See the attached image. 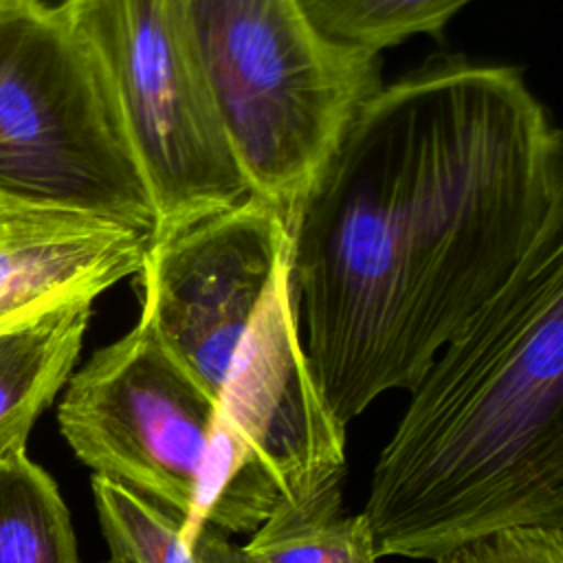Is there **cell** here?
I'll list each match as a JSON object with an SVG mask.
<instances>
[{"instance_id": "cell-11", "label": "cell", "mask_w": 563, "mask_h": 563, "mask_svg": "<svg viewBox=\"0 0 563 563\" xmlns=\"http://www.w3.org/2000/svg\"><path fill=\"white\" fill-rule=\"evenodd\" d=\"M92 495L110 556L123 563H240V545L205 523L183 519L130 488L92 475Z\"/></svg>"}, {"instance_id": "cell-8", "label": "cell", "mask_w": 563, "mask_h": 563, "mask_svg": "<svg viewBox=\"0 0 563 563\" xmlns=\"http://www.w3.org/2000/svg\"><path fill=\"white\" fill-rule=\"evenodd\" d=\"M286 255V224L257 196L147 246L139 319L213 400Z\"/></svg>"}, {"instance_id": "cell-14", "label": "cell", "mask_w": 563, "mask_h": 563, "mask_svg": "<svg viewBox=\"0 0 563 563\" xmlns=\"http://www.w3.org/2000/svg\"><path fill=\"white\" fill-rule=\"evenodd\" d=\"M473 0H297L310 24L330 42L378 55L411 35H442Z\"/></svg>"}, {"instance_id": "cell-6", "label": "cell", "mask_w": 563, "mask_h": 563, "mask_svg": "<svg viewBox=\"0 0 563 563\" xmlns=\"http://www.w3.org/2000/svg\"><path fill=\"white\" fill-rule=\"evenodd\" d=\"M57 9L95 57L147 185L150 244L253 196L176 0H62Z\"/></svg>"}, {"instance_id": "cell-5", "label": "cell", "mask_w": 563, "mask_h": 563, "mask_svg": "<svg viewBox=\"0 0 563 563\" xmlns=\"http://www.w3.org/2000/svg\"><path fill=\"white\" fill-rule=\"evenodd\" d=\"M345 427L317 389L292 310L288 255L216 398V420L185 528L253 534L279 506L343 482Z\"/></svg>"}, {"instance_id": "cell-16", "label": "cell", "mask_w": 563, "mask_h": 563, "mask_svg": "<svg viewBox=\"0 0 563 563\" xmlns=\"http://www.w3.org/2000/svg\"><path fill=\"white\" fill-rule=\"evenodd\" d=\"M15 200H9V198H2L0 196V233H2V229H4V224H7V218H9V213L15 209Z\"/></svg>"}, {"instance_id": "cell-4", "label": "cell", "mask_w": 563, "mask_h": 563, "mask_svg": "<svg viewBox=\"0 0 563 563\" xmlns=\"http://www.w3.org/2000/svg\"><path fill=\"white\" fill-rule=\"evenodd\" d=\"M0 196L154 231L101 70L57 4L0 11Z\"/></svg>"}, {"instance_id": "cell-18", "label": "cell", "mask_w": 563, "mask_h": 563, "mask_svg": "<svg viewBox=\"0 0 563 563\" xmlns=\"http://www.w3.org/2000/svg\"><path fill=\"white\" fill-rule=\"evenodd\" d=\"M106 563H123V561H117V559H112V556H110Z\"/></svg>"}, {"instance_id": "cell-1", "label": "cell", "mask_w": 563, "mask_h": 563, "mask_svg": "<svg viewBox=\"0 0 563 563\" xmlns=\"http://www.w3.org/2000/svg\"><path fill=\"white\" fill-rule=\"evenodd\" d=\"M561 229V132L521 70L442 57L380 86L286 229L303 354L336 420L411 391Z\"/></svg>"}, {"instance_id": "cell-3", "label": "cell", "mask_w": 563, "mask_h": 563, "mask_svg": "<svg viewBox=\"0 0 563 563\" xmlns=\"http://www.w3.org/2000/svg\"><path fill=\"white\" fill-rule=\"evenodd\" d=\"M251 194L288 229L356 110L383 86L378 55L325 40L297 0H176Z\"/></svg>"}, {"instance_id": "cell-15", "label": "cell", "mask_w": 563, "mask_h": 563, "mask_svg": "<svg viewBox=\"0 0 563 563\" xmlns=\"http://www.w3.org/2000/svg\"><path fill=\"white\" fill-rule=\"evenodd\" d=\"M438 563H563V528L501 530Z\"/></svg>"}, {"instance_id": "cell-9", "label": "cell", "mask_w": 563, "mask_h": 563, "mask_svg": "<svg viewBox=\"0 0 563 563\" xmlns=\"http://www.w3.org/2000/svg\"><path fill=\"white\" fill-rule=\"evenodd\" d=\"M150 235L79 216L0 242V332L75 301H95L139 275Z\"/></svg>"}, {"instance_id": "cell-2", "label": "cell", "mask_w": 563, "mask_h": 563, "mask_svg": "<svg viewBox=\"0 0 563 563\" xmlns=\"http://www.w3.org/2000/svg\"><path fill=\"white\" fill-rule=\"evenodd\" d=\"M376 559L563 528V242L431 361L372 471Z\"/></svg>"}, {"instance_id": "cell-13", "label": "cell", "mask_w": 563, "mask_h": 563, "mask_svg": "<svg viewBox=\"0 0 563 563\" xmlns=\"http://www.w3.org/2000/svg\"><path fill=\"white\" fill-rule=\"evenodd\" d=\"M0 563H81L59 488L26 451L0 457Z\"/></svg>"}, {"instance_id": "cell-10", "label": "cell", "mask_w": 563, "mask_h": 563, "mask_svg": "<svg viewBox=\"0 0 563 563\" xmlns=\"http://www.w3.org/2000/svg\"><path fill=\"white\" fill-rule=\"evenodd\" d=\"M95 301H75L0 332V457L26 451L40 413L79 358Z\"/></svg>"}, {"instance_id": "cell-17", "label": "cell", "mask_w": 563, "mask_h": 563, "mask_svg": "<svg viewBox=\"0 0 563 563\" xmlns=\"http://www.w3.org/2000/svg\"><path fill=\"white\" fill-rule=\"evenodd\" d=\"M20 2H24V0H0V11H4V9H9V7H15V4H20Z\"/></svg>"}, {"instance_id": "cell-7", "label": "cell", "mask_w": 563, "mask_h": 563, "mask_svg": "<svg viewBox=\"0 0 563 563\" xmlns=\"http://www.w3.org/2000/svg\"><path fill=\"white\" fill-rule=\"evenodd\" d=\"M216 400L145 321L99 347L64 385L59 431L95 475L189 521Z\"/></svg>"}, {"instance_id": "cell-12", "label": "cell", "mask_w": 563, "mask_h": 563, "mask_svg": "<svg viewBox=\"0 0 563 563\" xmlns=\"http://www.w3.org/2000/svg\"><path fill=\"white\" fill-rule=\"evenodd\" d=\"M249 537L240 563H378L363 512H343L341 484L279 506Z\"/></svg>"}]
</instances>
